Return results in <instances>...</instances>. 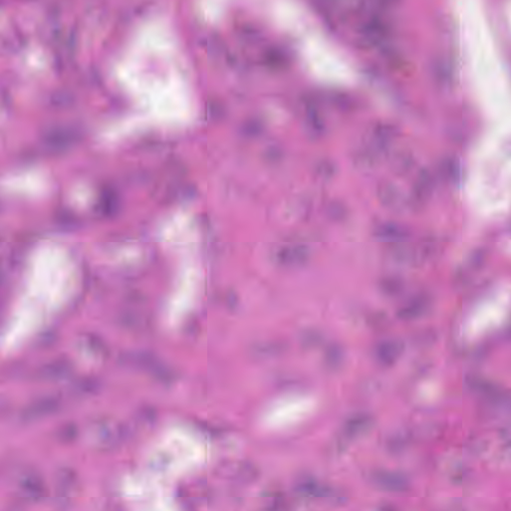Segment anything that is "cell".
<instances>
[{"label":"cell","mask_w":511,"mask_h":511,"mask_svg":"<svg viewBox=\"0 0 511 511\" xmlns=\"http://www.w3.org/2000/svg\"><path fill=\"white\" fill-rule=\"evenodd\" d=\"M372 478L378 487L386 491H402L406 489L407 485L405 477L394 472L377 471L373 474Z\"/></svg>","instance_id":"7"},{"label":"cell","mask_w":511,"mask_h":511,"mask_svg":"<svg viewBox=\"0 0 511 511\" xmlns=\"http://www.w3.org/2000/svg\"><path fill=\"white\" fill-rule=\"evenodd\" d=\"M304 401L295 396H286L271 404L264 412V425L271 429H281L291 425L300 417Z\"/></svg>","instance_id":"2"},{"label":"cell","mask_w":511,"mask_h":511,"mask_svg":"<svg viewBox=\"0 0 511 511\" xmlns=\"http://www.w3.org/2000/svg\"><path fill=\"white\" fill-rule=\"evenodd\" d=\"M304 55L311 71L323 81L335 84L349 83L351 68L345 59L321 38L315 36L306 42Z\"/></svg>","instance_id":"1"},{"label":"cell","mask_w":511,"mask_h":511,"mask_svg":"<svg viewBox=\"0 0 511 511\" xmlns=\"http://www.w3.org/2000/svg\"><path fill=\"white\" fill-rule=\"evenodd\" d=\"M17 487L20 494L31 501H40L48 495V490L42 476L35 471H28L19 476Z\"/></svg>","instance_id":"4"},{"label":"cell","mask_w":511,"mask_h":511,"mask_svg":"<svg viewBox=\"0 0 511 511\" xmlns=\"http://www.w3.org/2000/svg\"><path fill=\"white\" fill-rule=\"evenodd\" d=\"M118 427L114 421L100 418L89 423L85 431V438L93 449L106 451L115 446L118 441Z\"/></svg>","instance_id":"3"},{"label":"cell","mask_w":511,"mask_h":511,"mask_svg":"<svg viewBox=\"0 0 511 511\" xmlns=\"http://www.w3.org/2000/svg\"><path fill=\"white\" fill-rule=\"evenodd\" d=\"M58 408L56 400L45 398L35 401L25 408L21 414L24 422H32L52 414Z\"/></svg>","instance_id":"5"},{"label":"cell","mask_w":511,"mask_h":511,"mask_svg":"<svg viewBox=\"0 0 511 511\" xmlns=\"http://www.w3.org/2000/svg\"><path fill=\"white\" fill-rule=\"evenodd\" d=\"M373 236L380 241L391 242L400 239L403 236V230L397 224L383 222L374 229Z\"/></svg>","instance_id":"8"},{"label":"cell","mask_w":511,"mask_h":511,"mask_svg":"<svg viewBox=\"0 0 511 511\" xmlns=\"http://www.w3.org/2000/svg\"><path fill=\"white\" fill-rule=\"evenodd\" d=\"M54 484L56 495L63 501L67 500L76 490L77 484L76 473L69 468L59 469L56 474Z\"/></svg>","instance_id":"6"},{"label":"cell","mask_w":511,"mask_h":511,"mask_svg":"<svg viewBox=\"0 0 511 511\" xmlns=\"http://www.w3.org/2000/svg\"><path fill=\"white\" fill-rule=\"evenodd\" d=\"M78 435V427L72 422H68L62 425L56 433L57 439L60 442L65 444L73 442L77 439Z\"/></svg>","instance_id":"9"},{"label":"cell","mask_w":511,"mask_h":511,"mask_svg":"<svg viewBox=\"0 0 511 511\" xmlns=\"http://www.w3.org/2000/svg\"><path fill=\"white\" fill-rule=\"evenodd\" d=\"M369 423L368 417L363 415L357 416L348 420L346 424V429L350 434H357L366 429Z\"/></svg>","instance_id":"10"}]
</instances>
